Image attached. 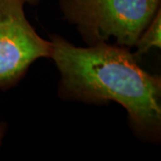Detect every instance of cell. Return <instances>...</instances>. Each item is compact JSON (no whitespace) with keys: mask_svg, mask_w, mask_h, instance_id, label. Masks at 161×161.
<instances>
[{"mask_svg":"<svg viewBox=\"0 0 161 161\" xmlns=\"http://www.w3.org/2000/svg\"><path fill=\"white\" fill-rule=\"evenodd\" d=\"M23 0H0V88L14 85L35 60L50 58L51 43L27 21Z\"/></svg>","mask_w":161,"mask_h":161,"instance_id":"obj_3","label":"cell"},{"mask_svg":"<svg viewBox=\"0 0 161 161\" xmlns=\"http://www.w3.org/2000/svg\"><path fill=\"white\" fill-rule=\"evenodd\" d=\"M35 1H37V0H23L24 3H27V2H35Z\"/></svg>","mask_w":161,"mask_h":161,"instance_id":"obj_6","label":"cell"},{"mask_svg":"<svg viewBox=\"0 0 161 161\" xmlns=\"http://www.w3.org/2000/svg\"><path fill=\"white\" fill-rule=\"evenodd\" d=\"M5 126L3 124H0V145H1V142H2V138L4 136V133H5Z\"/></svg>","mask_w":161,"mask_h":161,"instance_id":"obj_5","label":"cell"},{"mask_svg":"<svg viewBox=\"0 0 161 161\" xmlns=\"http://www.w3.org/2000/svg\"><path fill=\"white\" fill-rule=\"evenodd\" d=\"M61 8L90 45L114 38L129 48L160 9V0H61Z\"/></svg>","mask_w":161,"mask_h":161,"instance_id":"obj_2","label":"cell"},{"mask_svg":"<svg viewBox=\"0 0 161 161\" xmlns=\"http://www.w3.org/2000/svg\"><path fill=\"white\" fill-rule=\"evenodd\" d=\"M50 43L66 93L87 101H115L139 129L159 128L160 78L142 69L127 47L106 42L80 47L58 36Z\"/></svg>","mask_w":161,"mask_h":161,"instance_id":"obj_1","label":"cell"},{"mask_svg":"<svg viewBox=\"0 0 161 161\" xmlns=\"http://www.w3.org/2000/svg\"><path fill=\"white\" fill-rule=\"evenodd\" d=\"M160 31L161 13L159 9L151 20L150 24L139 37L135 44V47H137V51L133 54L135 58L142 56L143 54L149 51L151 47L160 48Z\"/></svg>","mask_w":161,"mask_h":161,"instance_id":"obj_4","label":"cell"}]
</instances>
